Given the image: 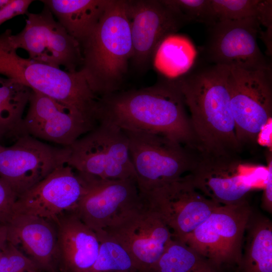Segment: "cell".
<instances>
[{
    "mask_svg": "<svg viewBox=\"0 0 272 272\" xmlns=\"http://www.w3.org/2000/svg\"><path fill=\"white\" fill-rule=\"evenodd\" d=\"M183 97L173 79H162L139 90L119 91L100 98L98 123L123 130L159 134L191 150L196 142Z\"/></svg>",
    "mask_w": 272,
    "mask_h": 272,
    "instance_id": "obj_1",
    "label": "cell"
},
{
    "mask_svg": "<svg viewBox=\"0 0 272 272\" xmlns=\"http://www.w3.org/2000/svg\"><path fill=\"white\" fill-rule=\"evenodd\" d=\"M229 74V67L202 60L174 80L190 111L195 150L237 153L242 148L231 108Z\"/></svg>",
    "mask_w": 272,
    "mask_h": 272,
    "instance_id": "obj_2",
    "label": "cell"
},
{
    "mask_svg": "<svg viewBox=\"0 0 272 272\" xmlns=\"http://www.w3.org/2000/svg\"><path fill=\"white\" fill-rule=\"evenodd\" d=\"M79 70L102 98L119 91L133 53L127 1L110 0L96 27L80 44Z\"/></svg>",
    "mask_w": 272,
    "mask_h": 272,
    "instance_id": "obj_3",
    "label": "cell"
},
{
    "mask_svg": "<svg viewBox=\"0 0 272 272\" xmlns=\"http://www.w3.org/2000/svg\"><path fill=\"white\" fill-rule=\"evenodd\" d=\"M11 33V29H7L0 34V75L94 118L99 98L92 92L81 72H69L21 57L10 42Z\"/></svg>",
    "mask_w": 272,
    "mask_h": 272,
    "instance_id": "obj_4",
    "label": "cell"
},
{
    "mask_svg": "<svg viewBox=\"0 0 272 272\" xmlns=\"http://www.w3.org/2000/svg\"><path fill=\"white\" fill-rule=\"evenodd\" d=\"M237 153L193 151V161L188 174L194 187L219 205L247 201L250 193L263 189L267 167L248 162Z\"/></svg>",
    "mask_w": 272,
    "mask_h": 272,
    "instance_id": "obj_5",
    "label": "cell"
},
{
    "mask_svg": "<svg viewBox=\"0 0 272 272\" xmlns=\"http://www.w3.org/2000/svg\"><path fill=\"white\" fill-rule=\"evenodd\" d=\"M69 148L67 164L86 180L137 181L127 137L114 124L99 122Z\"/></svg>",
    "mask_w": 272,
    "mask_h": 272,
    "instance_id": "obj_6",
    "label": "cell"
},
{
    "mask_svg": "<svg viewBox=\"0 0 272 272\" xmlns=\"http://www.w3.org/2000/svg\"><path fill=\"white\" fill-rule=\"evenodd\" d=\"M252 210L248 201L220 205L181 242L224 272H238Z\"/></svg>",
    "mask_w": 272,
    "mask_h": 272,
    "instance_id": "obj_7",
    "label": "cell"
},
{
    "mask_svg": "<svg viewBox=\"0 0 272 272\" xmlns=\"http://www.w3.org/2000/svg\"><path fill=\"white\" fill-rule=\"evenodd\" d=\"M100 231L127 252L139 271H151L173 239L170 229L142 197Z\"/></svg>",
    "mask_w": 272,
    "mask_h": 272,
    "instance_id": "obj_8",
    "label": "cell"
},
{
    "mask_svg": "<svg viewBox=\"0 0 272 272\" xmlns=\"http://www.w3.org/2000/svg\"><path fill=\"white\" fill-rule=\"evenodd\" d=\"M123 131L141 195L189 172L192 150L161 134Z\"/></svg>",
    "mask_w": 272,
    "mask_h": 272,
    "instance_id": "obj_9",
    "label": "cell"
},
{
    "mask_svg": "<svg viewBox=\"0 0 272 272\" xmlns=\"http://www.w3.org/2000/svg\"><path fill=\"white\" fill-rule=\"evenodd\" d=\"M229 68L231 108L236 137L242 146L244 143L255 142L271 121V67Z\"/></svg>",
    "mask_w": 272,
    "mask_h": 272,
    "instance_id": "obj_10",
    "label": "cell"
},
{
    "mask_svg": "<svg viewBox=\"0 0 272 272\" xmlns=\"http://www.w3.org/2000/svg\"><path fill=\"white\" fill-rule=\"evenodd\" d=\"M25 25L9 39L17 50L26 51L29 58L74 73L82 63L80 44L71 36L44 5L38 13H26Z\"/></svg>",
    "mask_w": 272,
    "mask_h": 272,
    "instance_id": "obj_11",
    "label": "cell"
},
{
    "mask_svg": "<svg viewBox=\"0 0 272 272\" xmlns=\"http://www.w3.org/2000/svg\"><path fill=\"white\" fill-rule=\"evenodd\" d=\"M69 147L58 148L30 135L22 136L9 147L0 145V178L17 198L57 167L67 164Z\"/></svg>",
    "mask_w": 272,
    "mask_h": 272,
    "instance_id": "obj_12",
    "label": "cell"
},
{
    "mask_svg": "<svg viewBox=\"0 0 272 272\" xmlns=\"http://www.w3.org/2000/svg\"><path fill=\"white\" fill-rule=\"evenodd\" d=\"M256 18L218 21L208 27L202 48V60L229 67L261 69L271 67L257 38L261 32Z\"/></svg>",
    "mask_w": 272,
    "mask_h": 272,
    "instance_id": "obj_13",
    "label": "cell"
},
{
    "mask_svg": "<svg viewBox=\"0 0 272 272\" xmlns=\"http://www.w3.org/2000/svg\"><path fill=\"white\" fill-rule=\"evenodd\" d=\"M141 196L180 241L220 206L198 191L188 174Z\"/></svg>",
    "mask_w": 272,
    "mask_h": 272,
    "instance_id": "obj_14",
    "label": "cell"
},
{
    "mask_svg": "<svg viewBox=\"0 0 272 272\" xmlns=\"http://www.w3.org/2000/svg\"><path fill=\"white\" fill-rule=\"evenodd\" d=\"M133 53L139 69L147 67L162 42L188 24L168 0L127 1Z\"/></svg>",
    "mask_w": 272,
    "mask_h": 272,
    "instance_id": "obj_15",
    "label": "cell"
},
{
    "mask_svg": "<svg viewBox=\"0 0 272 272\" xmlns=\"http://www.w3.org/2000/svg\"><path fill=\"white\" fill-rule=\"evenodd\" d=\"M88 189V182L65 164L18 197L14 214L53 220L65 212L74 211Z\"/></svg>",
    "mask_w": 272,
    "mask_h": 272,
    "instance_id": "obj_16",
    "label": "cell"
},
{
    "mask_svg": "<svg viewBox=\"0 0 272 272\" xmlns=\"http://www.w3.org/2000/svg\"><path fill=\"white\" fill-rule=\"evenodd\" d=\"M23 124L26 134L69 147L98 123L77 110L32 90Z\"/></svg>",
    "mask_w": 272,
    "mask_h": 272,
    "instance_id": "obj_17",
    "label": "cell"
},
{
    "mask_svg": "<svg viewBox=\"0 0 272 272\" xmlns=\"http://www.w3.org/2000/svg\"><path fill=\"white\" fill-rule=\"evenodd\" d=\"M86 181L88 191L73 212L95 232L103 230L142 198L137 181L133 179Z\"/></svg>",
    "mask_w": 272,
    "mask_h": 272,
    "instance_id": "obj_18",
    "label": "cell"
},
{
    "mask_svg": "<svg viewBox=\"0 0 272 272\" xmlns=\"http://www.w3.org/2000/svg\"><path fill=\"white\" fill-rule=\"evenodd\" d=\"M8 241L33 260L42 272H59L57 230L53 220L14 214Z\"/></svg>",
    "mask_w": 272,
    "mask_h": 272,
    "instance_id": "obj_19",
    "label": "cell"
},
{
    "mask_svg": "<svg viewBox=\"0 0 272 272\" xmlns=\"http://www.w3.org/2000/svg\"><path fill=\"white\" fill-rule=\"evenodd\" d=\"M53 220L57 230L59 272H91L100 247L95 232L73 211Z\"/></svg>",
    "mask_w": 272,
    "mask_h": 272,
    "instance_id": "obj_20",
    "label": "cell"
},
{
    "mask_svg": "<svg viewBox=\"0 0 272 272\" xmlns=\"http://www.w3.org/2000/svg\"><path fill=\"white\" fill-rule=\"evenodd\" d=\"M80 44L93 32L110 0L40 1Z\"/></svg>",
    "mask_w": 272,
    "mask_h": 272,
    "instance_id": "obj_21",
    "label": "cell"
},
{
    "mask_svg": "<svg viewBox=\"0 0 272 272\" xmlns=\"http://www.w3.org/2000/svg\"><path fill=\"white\" fill-rule=\"evenodd\" d=\"M238 272H272V222L253 210L246 227Z\"/></svg>",
    "mask_w": 272,
    "mask_h": 272,
    "instance_id": "obj_22",
    "label": "cell"
},
{
    "mask_svg": "<svg viewBox=\"0 0 272 272\" xmlns=\"http://www.w3.org/2000/svg\"><path fill=\"white\" fill-rule=\"evenodd\" d=\"M31 92L29 87L0 75V140L15 142L27 135L23 114Z\"/></svg>",
    "mask_w": 272,
    "mask_h": 272,
    "instance_id": "obj_23",
    "label": "cell"
},
{
    "mask_svg": "<svg viewBox=\"0 0 272 272\" xmlns=\"http://www.w3.org/2000/svg\"><path fill=\"white\" fill-rule=\"evenodd\" d=\"M148 272H224L184 243L173 239Z\"/></svg>",
    "mask_w": 272,
    "mask_h": 272,
    "instance_id": "obj_24",
    "label": "cell"
},
{
    "mask_svg": "<svg viewBox=\"0 0 272 272\" xmlns=\"http://www.w3.org/2000/svg\"><path fill=\"white\" fill-rule=\"evenodd\" d=\"M216 22L225 20L257 19L271 30V1L211 0Z\"/></svg>",
    "mask_w": 272,
    "mask_h": 272,
    "instance_id": "obj_25",
    "label": "cell"
},
{
    "mask_svg": "<svg viewBox=\"0 0 272 272\" xmlns=\"http://www.w3.org/2000/svg\"><path fill=\"white\" fill-rule=\"evenodd\" d=\"M100 242L98 256L91 272H133L137 270L127 252L102 231L95 232Z\"/></svg>",
    "mask_w": 272,
    "mask_h": 272,
    "instance_id": "obj_26",
    "label": "cell"
},
{
    "mask_svg": "<svg viewBox=\"0 0 272 272\" xmlns=\"http://www.w3.org/2000/svg\"><path fill=\"white\" fill-rule=\"evenodd\" d=\"M187 23L197 22L208 27L216 22L211 0H168Z\"/></svg>",
    "mask_w": 272,
    "mask_h": 272,
    "instance_id": "obj_27",
    "label": "cell"
},
{
    "mask_svg": "<svg viewBox=\"0 0 272 272\" xmlns=\"http://www.w3.org/2000/svg\"><path fill=\"white\" fill-rule=\"evenodd\" d=\"M0 272H42L36 264L9 242L2 249Z\"/></svg>",
    "mask_w": 272,
    "mask_h": 272,
    "instance_id": "obj_28",
    "label": "cell"
},
{
    "mask_svg": "<svg viewBox=\"0 0 272 272\" xmlns=\"http://www.w3.org/2000/svg\"><path fill=\"white\" fill-rule=\"evenodd\" d=\"M17 197L10 186L0 178V224L8 226L14 215Z\"/></svg>",
    "mask_w": 272,
    "mask_h": 272,
    "instance_id": "obj_29",
    "label": "cell"
},
{
    "mask_svg": "<svg viewBox=\"0 0 272 272\" xmlns=\"http://www.w3.org/2000/svg\"><path fill=\"white\" fill-rule=\"evenodd\" d=\"M31 0H0V25L16 16L26 14Z\"/></svg>",
    "mask_w": 272,
    "mask_h": 272,
    "instance_id": "obj_30",
    "label": "cell"
},
{
    "mask_svg": "<svg viewBox=\"0 0 272 272\" xmlns=\"http://www.w3.org/2000/svg\"><path fill=\"white\" fill-rule=\"evenodd\" d=\"M267 174L266 181L263 188L261 206L269 213H272V158L271 153H269L267 157Z\"/></svg>",
    "mask_w": 272,
    "mask_h": 272,
    "instance_id": "obj_31",
    "label": "cell"
},
{
    "mask_svg": "<svg viewBox=\"0 0 272 272\" xmlns=\"http://www.w3.org/2000/svg\"><path fill=\"white\" fill-rule=\"evenodd\" d=\"M8 242V226L0 224V249H2Z\"/></svg>",
    "mask_w": 272,
    "mask_h": 272,
    "instance_id": "obj_32",
    "label": "cell"
},
{
    "mask_svg": "<svg viewBox=\"0 0 272 272\" xmlns=\"http://www.w3.org/2000/svg\"><path fill=\"white\" fill-rule=\"evenodd\" d=\"M133 272H148V271H143L135 270V271H133Z\"/></svg>",
    "mask_w": 272,
    "mask_h": 272,
    "instance_id": "obj_33",
    "label": "cell"
},
{
    "mask_svg": "<svg viewBox=\"0 0 272 272\" xmlns=\"http://www.w3.org/2000/svg\"><path fill=\"white\" fill-rule=\"evenodd\" d=\"M1 253H2V249H0V260H1Z\"/></svg>",
    "mask_w": 272,
    "mask_h": 272,
    "instance_id": "obj_34",
    "label": "cell"
}]
</instances>
